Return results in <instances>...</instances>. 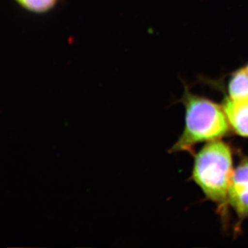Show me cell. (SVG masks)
<instances>
[{
  "label": "cell",
  "mask_w": 248,
  "mask_h": 248,
  "mask_svg": "<svg viewBox=\"0 0 248 248\" xmlns=\"http://www.w3.org/2000/svg\"><path fill=\"white\" fill-rule=\"evenodd\" d=\"M234 170L231 148L221 140L207 142L195 155L192 179L205 197L217 204L222 215L229 205L228 192Z\"/></svg>",
  "instance_id": "obj_1"
},
{
  "label": "cell",
  "mask_w": 248,
  "mask_h": 248,
  "mask_svg": "<svg viewBox=\"0 0 248 248\" xmlns=\"http://www.w3.org/2000/svg\"><path fill=\"white\" fill-rule=\"evenodd\" d=\"M185 126L171 153L191 151L197 143L221 140L231 131L223 108L200 96L186 92Z\"/></svg>",
  "instance_id": "obj_2"
},
{
  "label": "cell",
  "mask_w": 248,
  "mask_h": 248,
  "mask_svg": "<svg viewBox=\"0 0 248 248\" xmlns=\"http://www.w3.org/2000/svg\"><path fill=\"white\" fill-rule=\"evenodd\" d=\"M228 204L240 220L248 218V156L234 169L228 192Z\"/></svg>",
  "instance_id": "obj_3"
},
{
  "label": "cell",
  "mask_w": 248,
  "mask_h": 248,
  "mask_svg": "<svg viewBox=\"0 0 248 248\" xmlns=\"http://www.w3.org/2000/svg\"><path fill=\"white\" fill-rule=\"evenodd\" d=\"M222 108L232 130L239 136L248 138V100L235 101L227 97Z\"/></svg>",
  "instance_id": "obj_4"
},
{
  "label": "cell",
  "mask_w": 248,
  "mask_h": 248,
  "mask_svg": "<svg viewBox=\"0 0 248 248\" xmlns=\"http://www.w3.org/2000/svg\"><path fill=\"white\" fill-rule=\"evenodd\" d=\"M229 98L235 101L248 100V74L246 69L236 71L228 86Z\"/></svg>",
  "instance_id": "obj_5"
},
{
  "label": "cell",
  "mask_w": 248,
  "mask_h": 248,
  "mask_svg": "<svg viewBox=\"0 0 248 248\" xmlns=\"http://www.w3.org/2000/svg\"><path fill=\"white\" fill-rule=\"evenodd\" d=\"M23 9L35 14H45L53 9L59 0H15Z\"/></svg>",
  "instance_id": "obj_6"
},
{
  "label": "cell",
  "mask_w": 248,
  "mask_h": 248,
  "mask_svg": "<svg viewBox=\"0 0 248 248\" xmlns=\"http://www.w3.org/2000/svg\"><path fill=\"white\" fill-rule=\"evenodd\" d=\"M246 72H247V73L248 74V66L246 67Z\"/></svg>",
  "instance_id": "obj_7"
}]
</instances>
